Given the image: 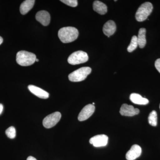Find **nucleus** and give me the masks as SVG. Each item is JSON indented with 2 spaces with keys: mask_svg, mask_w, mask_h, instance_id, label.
I'll use <instances>...</instances> for the list:
<instances>
[{
  "mask_svg": "<svg viewBox=\"0 0 160 160\" xmlns=\"http://www.w3.org/2000/svg\"><path fill=\"white\" fill-rule=\"evenodd\" d=\"M78 31L73 27H65L59 30L58 36L60 40L64 43H68L73 42L78 38Z\"/></svg>",
  "mask_w": 160,
  "mask_h": 160,
  "instance_id": "nucleus-1",
  "label": "nucleus"
},
{
  "mask_svg": "<svg viewBox=\"0 0 160 160\" xmlns=\"http://www.w3.org/2000/svg\"><path fill=\"white\" fill-rule=\"evenodd\" d=\"M36 59L35 54L29 52L20 51L17 54V62L21 66H31L36 62Z\"/></svg>",
  "mask_w": 160,
  "mask_h": 160,
  "instance_id": "nucleus-2",
  "label": "nucleus"
},
{
  "mask_svg": "<svg viewBox=\"0 0 160 160\" xmlns=\"http://www.w3.org/2000/svg\"><path fill=\"white\" fill-rule=\"evenodd\" d=\"M153 9L152 4L149 2L143 3L138 9L135 15V18L138 22H142L147 19L151 14Z\"/></svg>",
  "mask_w": 160,
  "mask_h": 160,
  "instance_id": "nucleus-3",
  "label": "nucleus"
},
{
  "mask_svg": "<svg viewBox=\"0 0 160 160\" xmlns=\"http://www.w3.org/2000/svg\"><path fill=\"white\" fill-rule=\"evenodd\" d=\"M92 69L89 67H84L71 72L69 74V79L72 82H82L86 79L91 73Z\"/></svg>",
  "mask_w": 160,
  "mask_h": 160,
  "instance_id": "nucleus-4",
  "label": "nucleus"
},
{
  "mask_svg": "<svg viewBox=\"0 0 160 160\" xmlns=\"http://www.w3.org/2000/svg\"><path fill=\"white\" fill-rule=\"evenodd\" d=\"M89 60L88 54L85 52L78 51L75 52L69 56L68 62L72 65H78L86 62Z\"/></svg>",
  "mask_w": 160,
  "mask_h": 160,
  "instance_id": "nucleus-5",
  "label": "nucleus"
},
{
  "mask_svg": "<svg viewBox=\"0 0 160 160\" xmlns=\"http://www.w3.org/2000/svg\"><path fill=\"white\" fill-rule=\"evenodd\" d=\"M62 115L59 112H56L46 116L43 121V125L47 129L52 128L61 119Z\"/></svg>",
  "mask_w": 160,
  "mask_h": 160,
  "instance_id": "nucleus-6",
  "label": "nucleus"
},
{
  "mask_svg": "<svg viewBox=\"0 0 160 160\" xmlns=\"http://www.w3.org/2000/svg\"><path fill=\"white\" fill-rule=\"evenodd\" d=\"M95 107L92 104H89L85 106L80 112L78 119L81 122L88 119L94 113Z\"/></svg>",
  "mask_w": 160,
  "mask_h": 160,
  "instance_id": "nucleus-7",
  "label": "nucleus"
},
{
  "mask_svg": "<svg viewBox=\"0 0 160 160\" xmlns=\"http://www.w3.org/2000/svg\"><path fill=\"white\" fill-rule=\"evenodd\" d=\"M108 136L104 134L95 136L89 140V143L95 147L106 146L108 144Z\"/></svg>",
  "mask_w": 160,
  "mask_h": 160,
  "instance_id": "nucleus-8",
  "label": "nucleus"
},
{
  "mask_svg": "<svg viewBox=\"0 0 160 160\" xmlns=\"http://www.w3.org/2000/svg\"><path fill=\"white\" fill-rule=\"evenodd\" d=\"M140 110L137 108H134L131 105H128L126 104H124L121 106L120 109V114L125 116H133L139 114Z\"/></svg>",
  "mask_w": 160,
  "mask_h": 160,
  "instance_id": "nucleus-9",
  "label": "nucleus"
},
{
  "mask_svg": "<svg viewBox=\"0 0 160 160\" xmlns=\"http://www.w3.org/2000/svg\"><path fill=\"white\" fill-rule=\"evenodd\" d=\"M142 148L138 145H133L126 154L127 160H134L139 157L142 154Z\"/></svg>",
  "mask_w": 160,
  "mask_h": 160,
  "instance_id": "nucleus-10",
  "label": "nucleus"
},
{
  "mask_svg": "<svg viewBox=\"0 0 160 160\" xmlns=\"http://www.w3.org/2000/svg\"><path fill=\"white\" fill-rule=\"evenodd\" d=\"M36 19L43 26H47L49 25L50 22V14L47 11L42 10L37 13Z\"/></svg>",
  "mask_w": 160,
  "mask_h": 160,
  "instance_id": "nucleus-11",
  "label": "nucleus"
},
{
  "mask_svg": "<svg viewBox=\"0 0 160 160\" xmlns=\"http://www.w3.org/2000/svg\"><path fill=\"white\" fill-rule=\"evenodd\" d=\"M28 89L32 93L40 98L47 99L49 97V94L48 92L37 86L29 85Z\"/></svg>",
  "mask_w": 160,
  "mask_h": 160,
  "instance_id": "nucleus-12",
  "label": "nucleus"
},
{
  "mask_svg": "<svg viewBox=\"0 0 160 160\" xmlns=\"http://www.w3.org/2000/svg\"><path fill=\"white\" fill-rule=\"evenodd\" d=\"M116 30V25L115 23L112 20H109L106 22L103 26V32L108 37L114 34Z\"/></svg>",
  "mask_w": 160,
  "mask_h": 160,
  "instance_id": "nucleus-13",
  "label": "nucleus"
},
{
  "mask_svg": "<svg viewBox=\"0 0 160 160\" xmlns=\"http://www.w3.org/2000/svg\"><path fill=\"white\" fill-rule=\"evenodd\" d=\"M129 98L132 103L137 105H146L149 102V100L147 98L142 97L141 95L138 93H132Z\"/></svg>",
  "mask_w": 160,
  "mask_h": 160,
  "instance_id": "nucleus-14",
  "label": "nucleus"
},
{
  "mask_svg": "<svg viewBox=\"0 0 160 160\" xmlns=\"http://www.w3.org/2000/svg\"><path fill=\"white\" fill-rule=\"evenodd\" d=\"M34 0H26L21 5L20 7V11L22 15L26 14L34 6Z\"/></svg>",
  "mask_w": 160,
  "mask_h": 160,
  "instance_id": "nucleus-15",
  "label": "nucleus"
},
{
  "mask_svg": "<svg viewBox=\"0 0 160 160\" xmlns=\"http://www.w3.org/2000/svg\"><path fill=\"white\" fill-rule=\"evenodd\" d=\"M93 9L95 11L101 15L106 14L107 12V7L106 4L99 1H94Z\"/></svg>",
  "mask_w": 160,
  "mask_h": 160,
  "instance_id": "nucleus-16",
  "label": "nucleus"
},
{
  "mask_svg": "<svg viewBox=\"0 0 160 160\" xmlns=\"http://www.w3.org/2000/svg\"><path fill=\"white\" fill-rule=\"evenodd\" d=\"M146 30L145 28H141L139 30L137 37L138 42V46L141 49L144 48L146 44Z\"/></svg>",
  "mask_w": 160,
  "mask_h": 160,
  "instance_id": "nucleus-17",
  "label": "nucleus"
},
{
  "mask_svg": "<svg viewBox=\"0 0 160 160\" xmlns=\"http://www.w3.org/2000/svg\"><path fill=\"white\" fill-rule=\"evenodd\" d=\"M148 122L151 126H156L158 124V116L156 111L153 110L150 112L148 117Z\"/></svg>",
  "mask_w": 160,
  "mask_h": 160,
  "instance_id": "nucleus-18",
  "label": "nucleus"
},
{
  "mask_svg": "<svg viewBox=\"0 0 160 160\" xmlns=\"http://www.w3.org/2000/svg\"><path fill=\"white\" fill-rule=\"evenodd\" d=\"M138 46V44L137 37L136 36H133L132 38L131 42L127 48V50L129 52H131L134 51L135 49H136Z\"/></svg>",
  "mask_w": 160,
  "mask_h": 160,
  "instance_id": "nucleus-19",
  "label": "nucleus"
},
{
  "mask_svg": "<svg viewBox=\"0 0 160 160\" xmlns=\"http://www.w3.org/2000/svg\"><path fill=\"white\" fill-rule=\"evenodd\" d=\"M6 133L7 136L10 139H13L15 138L16 135V131L15 128L13 126L9 127L6 129Z\"/></svg>",
  "mask_w": 160,
  "mask_h": 160,
  "instance_id": "nucleus-20",
  "label": "nucleus"
},
{
  "mask_svg": "<svg viewBox=\"0 0 160 160\" xmlns=\"http://www.w3.org/2000/svg\"><path fill=\"white\" fill-rule=\"evenodd\" d=\"M61 2L72 7H76L78 5V1L77 0H62Z\"/></svg>",
  "mask_w": 160,
  "mask_h": 160,
  "instance_id": "nucleus-21",
  "label": "nucleus"
},
{
  "mask_svg": "<svg viewBox=\"0 0 160 160\" xmlns=\"http://www.w3.org/2000/svg\"><path fill=\"white\" fill-rule=\"evenodd\" d=\"M155 66L158 71L160 73V58L158 59L155 61Z\"/></svg>",
  "mask_w": 160,
  "mask_h": 160,
  "instance_id": "nucleus-22",
  "label": "nucleus"
},
{
  "mask_svg": "<svg viewBox=\"0 0 160 160\" xmlns=\"http://www.w3.org/2000/svg\"><path fill=\"white\" fill-rule=\"evenodd\" d=\"M37 160L35 158L33 157L32 156H29V157L27 158V160Z\"/></svg>",
  "mask_w": 160,
  "mask_h": 160,
  "instance_id": "nucleus-23",
  "label": "nucleus"
},
{
  "mask_svg": "<svg viewBox=\"0 0 160 160\" xmlns=\"http://www.w3.org/2000/svg\"><path fill=\"white\" fill-rule=\"evenodd\" d=\"M3 110V106L2 104H0V115L2 114Z\"/></svg>",
  "mask_w": 160,
  "mask_h": 160,
  "instance_id": "nucleus-24",
  "label": "nucleus"
},
{
  "mask_svg": "<svg viewBox=\"0 0 160 160\" xmlns=\"http://www.w3.org/2000/svg\"><path fill=\"white\" fill-rule=\"evenodd\" d=\"M3 39L2 37L0 36V45L3 43Z\"/></svg>",
  "mask_w": 160,
  "mask_h": 160,
  "instance_id": "nucleus-25",
  "label": "nucleus"
},
{
  "mask_svg": "<svg viewBox=\"0 0 160 160\" xmlns=\"http://www.w3.org/2000/svg\"><path fill=\"white\" fill-rule=\"evenodd\" d=\"M39 61V60L38 59H36V62H38Z\"/></svg>",
  "mask_w": 160,
  "mask_h": 160,
  "instance_id": "nucleus-26",
  "label": "nucleus"
},
{
  "mask_svg": "<svg viewBox=\"0 0 160 160\" xmlns=\"http://www.w3.org/2000/svg\"><path fill=\"white\" fill-rule=\"evenodd\" d=\"M95 104V103L94 102L92 103V105H94Z\"/></svg>",
  "mask_w": 160,
  "mask_h": 160,
  "instance_id": "nucleus-27",
  "label": "nucleus"
},
{
  "mask_svg": "<svg viewBox=\"0 0 160 160\" xmlns=\"http://www.w3.org/2000/svg\"><path fill=\"white\" fill-rule=\"evenodd\" d=\"M159 108H160V104Z\"/></svg>",
  "mask_w": 160,
  "mask_h": 160,
  "instance_id": "nucleus-28",
  "label": "nucleus"
}]
</instances>
